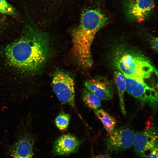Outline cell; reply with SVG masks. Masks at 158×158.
<instances>
[{"label":"cell","mask_w":158,"mask_h":158,"mask_svg":"<svg viewBox=\"0 0 158 158\" xmlns=\"http://www.w3.org/2000/svg\"><path fill=\"white\" fill-rule=\"evenodd\" d=\"M6 61L15 69L35 73L42 68L51 54L46 34L32 24L24 26L20 37L3 49Z\"/></svg>","instance_id":"obj_1"},{"label":"cell","mask_w":158,"mask_h":158,"mask_svg":"<svg viewBox=\"0 0 158 158\" xmlns=\"http://www.w3.org/2000/svg\"><path fill=\"white\" fill-rule=\"evenodd\" d=\"M78 25L71 31L73 46L78 50H90L97 33L111 21L112 16L106 0H86Z\"/></svg>","instance_id":"obj_2"},{"label":"cell","mask_w":158,"mask_h":158,"mask_svg":"<svg viewBox=\"0 0 158 158\" xmlns=\"http://www.w3.org/2000/svg\"><path fill=\"white\" fill-rule=\"evenodd\" d=\"M114 63L125 77L147 84V81L158 78L157 71L153 64L139 54L128 51L118 54Z\"/></svg>","instance_id":"obj_3"},{"label":"cell","mask_w":158,"mask_h":158,"mask_svg":"<svg viewBox=\"0 0 158 158\" xmlns=\"http://www.w3.org/2000/svg\"><path fill=\"white\" fill-rule=\"evenodd\" d=\"M33 116L28 111L25 117H19L12 146V158H32L35 135L32 128Z\"/></svg>","instance_id":"obj_4"},{"label":"cell","mask_w":158,"mask_h":158,"mask_svg":"<svg viewBox=\"0 0 158 158\" xmlns=\"http://www.w3.org/2000/svg\"><path fill=\"white\" fill-rule=\"evenodd\" d=\"M119 9L123 19L131 23L146 21L153 15L156 0H118Z\"/></svg>","instance_id":"obj_5"},{"label":"cell","mask_w":158,"mask_h":158,"mask_svg":"<svg viewBox=\"0 0 158 158\" xmlns=\"http://www.w3.org/2000/svg\"><path fill=\"white\" fill-rule=\"evenodd\" d=\"M52 85L54 92L61 103L75 107L74 82L69 74L61 70L55 71L52 75Z\"/></svg>","instance_id":"obj_6"},{"label":"cell","mask_w":158,"mask_h":158,"mask_svg":"<svg viewBox=\"0 0 158 158\" xmlns=\"http://www.w3.org/2000/svg\"><path fill=\"white\" fill-rule=\"evenodd\" d=\"M125 78L126 90L129 94L142 104L154 108L157 107L158 94L156 89L157 86L152 87L135 79Z\"/></svg>","instance_id":"obj_7"},{"label":"cell","mask_w":158,"mask_h":158,"mask_svg":"<svg viewBox=\"0 0 158 158\" xmlns=\"http://www.w3.org/2000/svg\"><path fill=\"white\" fill-rule=\"evenodd\" d=\"M134 149L141 158H146V153L158 147V134L153 125H149L135 134L133 143Z\"/></svg>","instance_id":"obj_8"},{"label":"cell","mask_w":158,"mask_h":158,"mask_svg":"<svg viewBox=\"0 0 158 158\" xmlns=\"http://www.w3.org/2000/svg\"><path fill=\"white\" fill-rule=\"evenodd\" d=\"M135 132L128 127L116 128L107 138V150L110 152L123 151L133 145Z\"/></svg>","instance_id":"obj_9"},{"label":"cell","mask_w":158,"mask_h":158,"mask_svg":"<svg viewBox=\"0 0 158 158\" xmlns=\"http://www.w3.org/2000/svg\"><path fill=\"white\" fill-rule=\"evenodd\" d=\"M86 89L95 95L100 100L112 99L114 93V87L111 82L104 78L87 80L85 83Z\"/></svg>","instance_id":"obj_10"},{"label":"cell","mask_w":158,"mask_h":158,"mask_svg":"<svg viewBox=\"0 0 158 158\" xmlns=\"http://www.w3.org/2000/svg\"><path fill=\"white\" fill-rule=\"evenodd\" d=\"M81 143L80 140L72 134H65L59 137L54 144L53 152L55 155L64 156L76 152Z\"/></svg>","instance_id":"obj_11"},{"label":"cell","mask_w":158,"mask_h":158,"mask_svg":"<svg viewBox=\"0 0 158 158\" xmlns=\"http://www.w3.org/2000/svg\"><path fill=\"white\" fill-rule=\"evenodd\" d=\"M74 0H44L48 20L56 19Z\"/></svg>","instance_id":"obj_12"},{"label":"cell","mask_w":158,"mask_h":158,"mask_svg":"<svg viewBox=\"0 0 158 158\" xmlns=\"http://www.w3.org/2000/svg\"><path fill=\"white\" fill-rule=\"evenodd\" d=\"M114 77L118 92L121 111L124 115H125L126 111L124 102V93L126 90L125 78L119 71L114 72Z\"/></svg>","instance_id":"obj_13"},{"label":"cell","mask_w":158,"mask_h":158,"mask_svg":"<svg viewBox=\"0 0 158 158\" xmlns=\"http://www.w3.org/2000/svg\"><path fill=\"white\" fill-rule=\"evenodd\" d=\"M95 113L101 121L109 134L116 128V122L115 119L102 109L95 110Z\"/></svg>","instance_id":"obj_14"},{"label":"cell","mask_w":158,"mask_h":158,"mask_svg":"<svg viewBox=\"0 0 158 158\" xmlns=\"http://www.w3.org/2000/svg\"><path fill=\"white\" fill-rule=\"evenodd\" d=\"M82 97L86 105L94 110L99 109L101 106V100L94 94L87 89L83 90Z\"/></svg>","instance_id":"obj_15"},{"label":"cell","mask_w":158,"mask_h":158,"mask_svg":"<svg viewBox=\"0 0 158 158\" xmlns=\"http://www.w3.org/2000/svg\"><path fill=\"white\" fill-rule=\"evenodd\" d=\"M70 119V116L69 114L62 112L55 118L56 126L59 130L64 131L68 127Z\"/></svg>","instance_id":"obj_16"},{"label":"cell","mask_w":158,"mask_h":158,"mask_svg":"<svg viewBox=\"0 0 158 158\" xmlns=\"http://www.w3.org/2000/svg\"><path fill=\"white\" fill-rule=\"evenodd\" d=\"M0 6L8 10L11 12L13 15L15 14V9L6 0H0Z\"/></svg>","instance_id":"obj_17"},{"label":"cell","mask_w":158,"mask_h":158,"mask_svg":"<svg viewBox=\"0 0 158 158\" xmlns=\"http://www.w3.org/2000/svg\"><path fill=\"white\" fill-rule=\"evenodd\" d=\"M146 158H158V147L151 150Z\"/></svg>","instance_id":"obj_18"},{"label":"cell","mask_w":158,"mask_h":158,"mask_svg":"<svg viewBox=\"0 0 158 158\" xmlns=\"http://www.w3.org/2000/svg\"><path fill=\"white\" fill-rule=\"evenodd\" d=\"M151 44L152 47L156 51H158V39L157 37H154L151 40Z\"/></svg>","instance_id":"obj_19"},{"label":"cell","mask_w":158,"mask_h":158,"mask_svg":"<svg viewBox=\"0 0 158 158\" xmlns=\"http://www.w3.org/2000/svg\"><path fill=\"white\" fill-rule=\"evenodd\" d=\"M0 13L10 15H13L12 13L8 10L0 6Z\"/></svg>","instance_id":"obj_20"},{"label":"cell","mask_w":158,"mask_h":158,"mask_svg":"<svg viewBox=\"0 0 158 158\" xmlns=\"http://www.w3.org/2000/svg\"><path fill=\"white\" fill-rule=\"evenodd\" d=\"M92 158H111L107 155H99L92 157Z\"/></svg>","instance_id":"obj_21"}]
</instances>
